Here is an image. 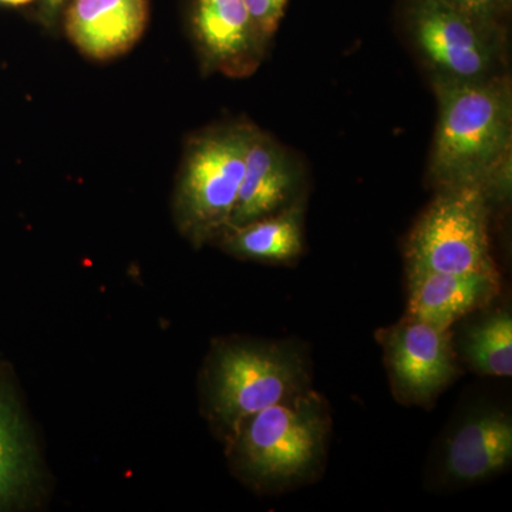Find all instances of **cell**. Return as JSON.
<instances>
[{
  "mask_svg": "<svg viewBox=\"0 0 512 512\" xmlns=\"http://www.w3.org/2000/svg\"><path fill=\"white\" fill-rule=\"evenodd\" d=\"M456 8L463 10L468 16L484 23L487 26L497 28V16L507 0H448Z\"/></svg>",
  "mask_w": 512,
  "mask_h": 512,
  "instance_id": "obj_17",
  "label": "cell"
},
{
  "mask_svg": "<svg viewBox=\"0 0 512 512\" xmlns=\"http://www.w3.org/2000/svg\"><path fill=\"white\" fill-rule=\"evenodd\" d=\"M220 238L229 254L239 258L291 262L303 251L302 204L296 201L268 217L228 228Z\"/></svg>",
  "mask_w": 512,
  "mask_h": 512,
  "instance_id": "obj_14",
  "label": "cell"
},
{
  "mask_svg": "<svg viewBox=\"0 0 512 512\" xmlns=\"http://www.w3.org/2000/svg\"><path fill=\"white\" fill-rule=\"evenodd\" d=\"M464 353L470 365L483 375L511 376V313L495 312L468 329L464 339Z\"/></svg>",
  "mask_w": 512,
  "mask_h": 512,
  "instance_id": "obj_15",
  "label": "cell"
},
{
  "mask_svg": "<svg viewBox=\"0 0 512 512\" xmlns=\"http://www.w3.org/2000/svg\"><path fill=\"white\" fill-rule=\"evenodd\" d=\"M303 384L305 367L293 350L228 346L215 359L211 407L234 436L249 417L303 392Z\"/></svg>",
  "mask_w": 512,
  "mask_h": 512,
  "instance_id": "obj_5",
  "label": "cell"
},
{
  "mask_svg": "<svg viewBox=\"0 0 512 512\" xmlns=\"http://www.w3.org/2000/svg\"><path fill=\"white\" fill-rule=\"evenodd\" d=\"M410 35L431 77L474 82L501 74L498 28L478 22L448 0H417L410 12Z\"/></svg>",
  "mask_w": 512,
  "mask_h": 512,
  "instance_id": "obj_6",
  "label": "cell"
},
{
  "mask_svg": "<svg viewBox=\"0 0 512 512\" xmlns=\"http://www.w3.org/2000/svg\"><path fill=\"white\" fill-rule=\"evenodd\" d=\"M329 423L316 394L301 392L254 414L234 434L239 467L262 484H291L322 460Z\"/></svg>",
  "mask_w": 512,
  "mask_h": 512,
  "instance_id": "obj_3",
  "label": "cell"
},
{
  "mask_svg": "<svg viewBox=\"0 0 512 512\" xmlns=\"http://www.w3.org/2000/svg\"><path fill=\"white\" fill-rule=\"evenodd\" d=\"M450 329L414 318L384 333L394 393L406 403H429L456 373Z\"/></svg>",
  "mask_w": 512,
  "mask_h": 512,
  "instance_id": "obj_8",
  "label": "cell"
},
{
  "mask_svg": "<svg viewBox=\"0 0 512 512\" xmlns=\"http://www.w3.org/2000/svg\"><path fill=\"white\" fill-rule=\"evenodd\" d=\"M244 3L256 29L266 42L271 43L284 18L288 0H244Z\"/></svg>",
  "mask_w": 512,
  "mask_h": 512,
  "instance_id": "obj_16",
  "label": "cell"
},
{
  "mask_svg": "<svg viewBox=\"0 0 512 512\" xmlns=\"http://www.w3.org/2000/svg\"><path fill=\"white\" fill-rule=\"evenodd\" d=\"M437 99L429 181L437 190L478 185L491 201L511 192L512 84L505 73L474 82L431 77Z\"/></svg>",
  "mask_w": 512,
  "mask_h": 512,
  "instance_id": "obj_1",
  "label": "cell"
},
{
  "mask_svg": "<svg viewBox=\"0 0 512 512\" xmlns=\"http://www.w3.org/2000/svg\"><path fill=\"white\" fill-rule=\"evenodd\" d=\"M490 197L483 187L439 190L407 241V269L495 272L488 239Z\"/></svg>",
  "mask_w": 512,
  "mask_h": 512,
  "instance_id": "obj_4",
  "label": "cell"
},
{
  "mask_svg": "<svg viewBox=\"0 0 512 512\" xmlns=\"http://www.w3.org/2000/svg\"><path fill=\"white\" fill-rule=\"evenodd\" d=\"M188 26L204 76L247 79L268 55L244 0H190Z\"/></svg>",
  "mask_w": 512,
  "mask_h": 512,
  "instance_id": "obj_7",
  "label": "cell"
},
{
  "mask_svg": "<svg viewBox=\"0 0 512 512\" xmlns=\"http://www.w3.org/2000/svg\"><path fill=\"white\" fill-rule=\"evenodd\" d=\"M256 128L245 119L221 121L185 141L173 210L178 229L195 247L227 231Z\"/></svg>",
  "mask_w": 512,
  "mask_h": 512,
  "instance_id": "obj_2",
  "label": "cell"
},
{
  "mask_svg": "<svg viewBox=\"0 0 512 512\" xmlns=\"http://www.w3.org/2000/svg\"><path fill=\"white\" fill-rule=\"evenodd\" d=\"M409 316L439 329L490 301L497 293L495 272L448 274L409 268Z\"/></svg>",
  "mask_w": 512,
  "mask_h": 512,
  "instance_id": "obj_11",
  "label": "cell"
},
{
  "mask_svg": "<svg viewBox=\"0 0 512 512\" xmlns=\"http://www.w3.org/2000/svg\"><path fill=\"white\" fill-rule=\"evenodd\" d=\"M511 457L510 417L485 412L468 419L448 441L446 471L460 483H476L503 470Z\"/></svg>",
  "mask_w": 512,
  "mask_h": 512,
  "instance_id": "obj_12",
  "label": "cell"
},
{
  "mask_svg": "<svg viewBox=\"0 0 512 512\" xmlns=\"http://www.w3.org/2000/svg\"><path fill=\"white\" fill-rule=\"evenodd\" d=\"M36 451L15 389L0 372V512L22 507L35 487Z\"/></svg>",
  "mask_w": 512,
  "mask_h": 512,
  "instance_id": "obj_13",
  "label": "cell"
},
{
  "mask_svg": "<svg viewBox=\"0 0 512 512\" xmlns=\"http://www.w3.org/2000/svg\"><path fill=\"white\" fill-rule=\"evenodd\" d=\"M303 177L305 173L298 157L271 134L256 128L228 228L241 227L285 210L296 202Z\"/></svg>",
  "mask_w": 512,
  "mask_h": 512,
  "instance_id": "obj_9",
  "label": "cell"
},
{
  "mask_svg": "<svg viewBox=\"0 0 512 512\" xmlns=\"http://www.w3.org/2000/svg\"><path fill=\"white\" fill-rule=\"evenodd\" d=\"M35 2V0H0V5L5 6H25L29 3Z\"/></svg>",
  "mask_w": 512,
  "mask_h": 512,
  "instance_id": "obj_19",
  "label": "cell"
},
{
  "mask_svg": "<svg viewBox=\"0 0 512 512\" xmlns=\"http://www.w3.org/2000/svg\"><path fill=\"white\" fill-rule=\"evenodd\" d=\"M67 3L69 0H40L37 19L42 23L43 28L53 30L59 25Z\"/></svg>",
  "mask_w": 512,
  "mask_h": 512,
  "instance_id": "obj_18",
  "label": "cell"
},
{
  "mask_svg": "<svg viewBox=\"0 0 512 512\" xmlns=\"http://www.w3.org/2000/svg\"><path fill=\"white\" fill-rule=\"evenodd\" d=\"M62 18L67 39L84 57L110 62L140 42L150 19V2L70 0Z\"/></svg>",
  "mask_w": 512,
  "mask_h": 512,
  "instance_id": "obj_10",
  "label": "cell"
}]
</instances>
